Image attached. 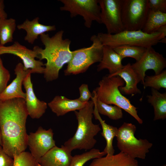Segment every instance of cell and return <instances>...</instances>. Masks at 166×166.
Masks as SVG:
<instances>
[{
    "instance_id": "cell-1",
    "label": "cell",
    "mask_w": 166,
    "mask_h": 166,
    "mask_svg": "<svg viewBox=\"0 0 166 166\" xmlns=\"http://www.w3.org/2000/svg\"><path fill=\"white\" fill-rule=\"evenodd\" d=\"M28 116L24 99L0 100L2 146L12 158L25 151L27 147L26 124Z\"/></svg>"
},
{
    "instance_id": "cell-2",
    "label": "cell",
    "mask_w": 166,
    "mask_h": 166,
    "mask_svg": "<svg viewBox=\"0 0 166 166\" xmlns=\"http://www.w3.org/2000/svg\"><path fill=\"white\" fill-rule=\"evenodd\" d=\"M64 32L60 30L51 37L45 33L41 35V40L45 48L35 46L33 49L37 53L40 60H46L43 74L47 82L58 78L60 70L65 64H68L72 57V51L70 49L71 41L68 38H63Z\"/></svg>"
},
{
    "instance_id": "cell-3",
    "label": "cell",
    "mask_w": 166,
    "mask_h": 166,
    "mask_svg": "<svg viewBox=\"0 0 166 166\" xmlns=\"http://www.w3.org/2000/svg\"><path fill=\"white\" fill-rule=\"evenodd\" d=\"M94 102L89 101L83 108L75 111L74 113L78 125L73 136L65 141L63 145L68 151L74 149L90 150L97 143L94 137L101 131L99 124H94L92 121Z\"/></svg>"
},
{
    "instance_id": "cell-4",
    "label": "cell",
    "mask_w": 166,
    "mask_h": 166,
    "mask_svg": "<svg viewBox=\"0 0 166 166\" xmlns=\"http://www.w3.org/2000/svg\"><path fill=\"white\" fill-rule=\"evenodd\" d=\"M125 83L120 76H104L99 82V86L93 91L97 99L105 104L114 105L123 109L133 117L140 124L143 121L137 114V108L121 92L119 87Z\"/></svg>"
},
{
    "instance_id": "cell-5",
    "label": "cell",
    "mask_w": 166,
    "mask_h": 166,
    "mask_svg": "<svg viewBox=\"0 0 166 166\" xmlns=\"http://www.w3.org/2000/svg\"><path fill=\"white\" fill-rule=\"evenodd\" d=\"M97 36L103 45H107L113 48L123 45L147 48L156 45L166 36L159 32L148 34L142 30H124L115 34L100 32Z\"/></svg>"
},
{
    "instance_id": "cell-6",
    "label": "cell",
    "mask_w": 166,
    "mask_h": 166,
    "mask_svg": "<svg viewBox=\"0 0 166 166\" xmlns=\"http://www.w3.org/2000/svg\"><path fill=\"white\" fill-rule=\"evenodd\" d=\"M90 39L92 42L90 46L72 51L71 58L64 71L65 75L84 73L91 65L101 61L103 45L97 35H92Z\"/></svg>"
},
{
    "instance_id": "cell-7",
    "label": "cell",
    "mask_w": 166,
    "mask_h": 166,
    "mask_svg": "<svg viewBox=\"0 0 166 166\" xmlns=\"http://www.w3.org/2000/svg\"><path fill=\"white\" fill-rule=\"evenodd\" d=\"M118 129L117 146L121 152L133 159H145L152 143L145 139L136 138V127L132 123L124 122Z\"/></svg>"
},
{
    "instance_id": "cell-8",
    "label": "cell",
    "mask_w": 166,
    "mask_h": 166,
    "mask_svg": "<svg viewBox=\"0 0 166 166\" xmlns=\"http://www.w3.org/2000/svg\"><path fill=\"white\" fill-rule=\"evenodd\" d=\"M121 14L124 30H142L149 9L148 0H121Z\"/></svg>"
},
{
    "instance_id": "cell-9",
    "label": "cell",
    "mask_w": 166,
    "mask_h": 166,
    "mask_svg": "<svg viewBox=\"0 0 166 166\" xmlns=\"http://www.w3.org/2000/svg\"><path fill=\"white\" fill-rule=\"evenodd\" d=\"M63 6L60 7L61 11L69 12L72 18L77 15L82 16L84 25L90 28L92 22L95 21L101 24V8L98 0H60Z\"/></svg>"
},
{
    "instance_id": "cell-10",
    "label": "cell",
    "mask_w": 166,
    "mask_h": 166,
    "mask_svg": "<svg viewBox=\"0 0 166 166\" xmlns=\"http://www.w3.org/2000/svg\"><path fill=\"white\" fill-rule=\"evenodd\" d=\"M121 0H98L101 23L107 33L115 34L124 30L121 14Z\"/></svg>"
},
{
    "instance_id": "cell-11",
    "label": "cell",
    "mask_w": 166,
    "mask_h": 166,
    "mask_svg": "<svg viewBox=\"0 0 166 166\" xmlns=\"http://www.w3.org/2000/svg\"><path fill=\"white\" fill-rule=\"evenodd\" d=\"M4 54H10L19 57L23 63L25 70L30 69L32 73L43 74L44 64L41 61L37 60V53L33 49H30L21 44L18 42L9 46H0V55Z\"/></svg>"
},
{
    "instance_id": "cell-12",
    "label": "cell",
    "mask_w": 166,
    "mask_h": 166,
    "mask_svg": "<svg viewBox=\"0 0 166 166\" xmlns=\"http://www.w3.org/2000/svg\"><path fill=\"white\" fill-rule=\"evenodd\" d=\"M52 128L46 130L40 126L37 131L28 136L27 144L30 153L38 163L47 152L56 146Z\"/></svg>"
},
{
    "instance_id": "cell-13",
    "label": "cell",
    "mask_w": 166,
    "mask_h": 166,
    "mask_svg": "<svg viewBox=\"0 0 166 166\" xmlns=\"http://www.w3.org/2000/svg\"><path fill=\"white\" fill-rule=\"evenodd\" d=\"M166 66L165 58L152 47L146 48L140 59L131 65L132 68L139 76L143 84L147 70H153L155 75H157L160 73Z\"/></svg>"
},
{
    "instance_id": "cell-14",
    "label": "cell",
    "mask_w": 166,
    "mask_h": 166,
    "mask_svg": "<svg viewBox=\"0 0 166 166\" xmlns=\"http://www.w3.org/2000/svg\"><path fill=\"white\" fill-rule=\"evenodd\" d=\"M31 73H29L23 82L26 91L25 100L28 116L32 119H38L45 113L47 104L45 102L38 99L35 95L31 80Z\"/></svg>"
},
{
    "instance_id": "cell-15",
    "label": "cell",
    "mask_w": 166,
    "mask_h": 166,
    "mask_svg": "<svg viewBox=\"0 0 166 166\" xmlns=\"http://www.w3.org/2000/svg\"><path fill=\"white\" fill-rule=\"evenodd\" d=\"M16 77L7 86L5 90L0 94V100H5L16 98L25 99V93L22 90L23 82L25 77L30 72L32 73L30 69L25 70L23 64L18 63L14 69Z\"/></svg>"
},
{
    "instance_id": "cell-16",
    "label": "cell",
    "mask_w": 166,
    "mask_h": 166,
    "mask_svg": "<svg viewBox=\"0 0 166 166\" xmlns=\"http://www.w3.org/2000/svg\"><path fill=\"white\" fill-rule=\"evenodd\" d=\"M73 156L71 152L63 145H56L50 149L39 160L40 166H70Z\"/></svg>"
},
{
    "instance_id": "cell-17",
    "label": "cell",
    "mask_w": 166,
    "mask_h": 166,
    "mask_svg": "<svg viewBox=\"0 0 166 166\" xmlns=\"http://www.w3.org/2000/svg\"><path fill=\"white\" fill-rule=\"evenodd\" d=\"M109 77L118 76L121 77L125 83V86L120 87L119 89L122 93L127 95L140 94L141 91L137 87L138 84L141 80L137 74L131 67L129 63L121 69L112 75H108Z\"/></svg>"
},
{
    "instance_id": "cell-18",
    "label": "cell",
    "mask_w": 166,
    "mask_h": 166,
    "mask_svg": "<svg viewBox=\"0 0 166 166\" xmlns=\"http://www.w3.org/2000/svg\"><path fill=\"white\" fill-rule=\"evenodd\" d=\"M39 18L37 17L32 20L26 19L23 23L17 26L18 30H25L26 34L24 40L29 43L33 44L39 36L45 33L56 30L55 25H45L40 23Z\"/></svg>"
},
{
    "instance_id": "cell-19",
    "label": "cell",
    "mask_w": 166,
    "mask_h": 166,
    "mask_svg": "<svg viewBox=\"0 0 166 166\" xmlns=\"http://www.w3.org/2000/svg\"><path fill=\"white\" fill-rule=\"evenodd\" d=\"M87 102H81L77 99H70L64 96H56L47 105L52 112L59 117L83 108Z\"/></svg>"
},
{
    "instance_id": "cell-20",
    "label": "cell",
    "mask_w": 166,
    "mask_h": 166,
    "mask_svg": "<svg viewBox=\"0 0 166 166\" xmlns=\"http://www.w3.org/2000/svg\"><path fill=\"white\" fill-rule=\"evenodd\" d=\"M122 59L113 48L106 45H103V55L101 61L97 65V70L100 71L107 69L111 75L121 69L124 66Z\"/></svg>"
},
{
    "instance_id": "cell-21",
    "label": "cell",
    "mask_w": 166,
    "mask_h": 166,
    "mask_svg": "<svg viewBox=\"0 0 166 166\" xmlns=\"http://www.w3.org/2000/svg\"><path fill=\"white\" fill-rule=\"evenodd\" d=\"M88 166H139L137 161L120 152L116 154L96 158Z\"/></svg>"
},
{
    "instance_id": "cell-22",
    "label": "cell",
    "mask_w": 166,
    "mask_h": 166,
    "mask_svg": "<svg viewBox=\"0 0 166 166\" xmlns=\"http://www.w3.org/2000/svg\"><path fill=\"white\" fill-rule=\"evenodd\" d=\"M93 115L95 119L99 121L102 129L101 135L106 141V146L103 151L106 153L107 156L113 155L115 152L113 144V140L114 137H117V135L118 129L117 127L105 123V121L101 118L94 104Z\"/></svg>"
},
{
    "instance_id": "cell-23",
    "label": "cell",
    "mask_w": 166,
    "mask_h": 166,
    "mask_svg": "<svg viewBox=\"0 0 166 166\" xmlns=\"http://www.w3.org/2000/svg\"><path fill=\"white\" fill-rule=\"evenodd\" d=\"M148 102L154 109V121L164 120L166 118V93H161L158 90L151 89V95L147 96Z\"/></svg>"
},
{
    "instance_id": "cell-24",
    "label": "cell",
    "mask_w": 166,
    "mask_h": 166,
    "mask_svg": "<svg viewBox=\"0 0 166 166\" xmlns=\"http://www.w3.org/2000/svg\"><path fill=\"white\" fill-rule=\"evenodd\" d=\"M166 25V13L149 10L142 31L147 34H151L156 32L160 27Z\"/></svg>"
},
{
    "instance_id": "cell-25",
    "label": "cell",
    "mask_w": 166,
    "mask_h": 166,
    "mask_svg": "<svg viewBox=\"0 0 166 166\" xmlns=\"http://www.w3.org/2000/svg\"><path fill=\"white\" fill-rule=\"evenodd\" d=\"M93 96L91 98L99 114L106 116L112 120H118L122 118V109L116 105L112 106L103 102L97 98L93 91Z\"/></svg>"
},
{
    "instance_id": "cell-26",
    "label": "cell",
    "mask_w": 166,
    "mask_h": 166,
    "mask_svg": "<svg viewBox=\"0 0 166 166\" xmlns=\"http://www.w3.org/2000/svg\"><path fill=\"white\" fill-rule=\"evenodd\" d=\"M16 21L13 18L0 20V46L13 42L16 27Z\"/></svg>"
},
{
    "instance_id": "cell-27",
    "label": "cell",
    "mask_w": 166,
    "mask_h": 166,
    "mask_svg": "<svg viewBox=\"0 0 166 166\" xmlns=\"http://www.w3.org/2000/svg\"><path fill=\"white\" fill-rule=\"evenodd\" d=\"M145 47L133 45H123L113 48L122 59L126 57H131L139 61L145 51Z\"/></svg>"
},
{
    "instance_id": "cell-28",
    "label": "cell",
    "mask_w": 166,
    "mask_h": 166,
    "mask_svg": "<svg viewBox=\"0 0 166 166\" xmlns=\"http://www.w3.org/2000/svg\"><path fill=\"white\" fill-rule=\"evenodd\" d=\"M106 154L104 151L101 152L98 149L93 148L88 152L73 156L70 166H83L89 160L103 157Z\"/></svg>"
},
{
    "instance_id": "cell-29",
    "label": "cell",
    "mask_w": 166,
    "mask_h": 166,
    "mask_svg": "<svg viewBox=\"0 0 166 166\" xmlns=\"http://www.w3.org/2000/svg\"><path fill=\"white\" fill-rule=\"evenodd\" d=\"M144 88L150 87L157 90L161 88L166 89V70L159 74L152 76L145 75L143 84Z\"/></svg>"
},
{
    "instance_id": "cell-30",
    "label": "cell",
    "mask_w": 166,
    "mask_h": 166,
    "mask_svg": "<svg viewBox=\"0 0 166 166\" xmlns=\"http://www.w3.org/2000/svg\"><path fill=\"white\" fill-rule=\"evenodd\" d=\"M13 159V166H37L38 163L30 152L25 151L15 155Z\"/></svg>"
},
{
    "instance_id": "cell-31",
    "label": "cell",
    "mask_w": 166,
    "mask_h": 166,
    "mask_svg": "<svg viewBox=\"0 0 166 166\" xmlns=\"http://www.w3.org/2000/svg\"><path fill=\"white\" fill-rule=\"evenodd\" d=\"M10 78V72L4 66L0 55V94L6 89Z\"/></svg>"
},
{
    "instance_id": "cell-32",
    "label": "cell",
    "mask_w": 166,
    "mask_h": 166,
    "mask_svg": "<svg viewBox=\"0 0 166 166\" xmlns=\"http://www.w3.org/2000/svg\"><path fill=\"white\" fill-rule=\"evenodd\" d=\"M149 10L166 13V0H148Z\"/></svg>"
},
{
    "instance_id": "cell-33",
    "label": "cell",
    "mask_w": 166,
    "mask_h": 166,
    "mask_svg": "<svg viewBox=\"0 0 166 166\" xmlns=\"http://www.w3.org/2000/svg\"><path fill=\"white\" fill-rule=\"evenodd\" d=\"M79 89L80 96L77 99L82 102H88L89 99L92 97L88 85L85 84H82L79 87Z\"/></svg>"
},
{
    "instance_id": "cell-34",
    "label": "cell",
    "mask_w": 166,
    "mask_h": 166,
    "mask_svg": "<svg viewBox=\"0 0 166 166\" xmlns=\"http://www.w3.org/2000/svg\"><path fill=\"white\" fill-rule=\"evenodd\" d=\"M14 159L9 156L0 146V166H13Z\"/></svg>"
},
{
    "instance_id": "cell-35",
    "label": "cell",
    "mask_w": 166,
    "mask_h": 166,
    "mask_svg": "<svg viewBox=\"0 0 166 166\" xmlns=\"http://www.w3.org/2000/svg\"><path fill=\"white\" fill-rule=\"evenodd\" d=\"M4 8V1L0 0V20L3 18H7V15L5 11Z\"/></svg>"
},
{
    "instance_id": "cell-36",
    "label": "cell",
    "mask_w": 166,
    "mask_h": 166,
    "mask_svg": "<svg viewBox=\"0 0 166 166\" xmlns=\"http://www.w3.org/2000/svg\"><path fill=\"white\" fill-rule=\"evenodd\" d=\"M156 32L161 33L166 35V25L160 27L157 30Z\"/></svg>"
},
{
    "instance_id": "cell-37",
    "label": "cell",
    "mask_w": 166,
    "mask_h": 166,
    "mask_svg": "<svg viewBox=\"0 0 166 166\" xmlns=\"http://www.w3.org/2000/svg\"><path fill=\"white\" fill-rule=\"evenodd\" d=\"M2 135L1 131L0 128V146H2Z\"/></svg>"
},
{
    "instance_id": "cell-38",
    "label": "cell",
    "mask_w": 166,
    "mask_h": 166,
    "mask_svg": "<svg viewBox=\"0 0 166 166\" xmlns=\"http://www.w3.org/2000/svg\"><path fill=\"white\" fill-rule=\"evenodd\" d=\"M37 166H40L39 164H38H38H37Z\"/></svg>"
},
{
    "instance_id": "cell-39",
    "label": "cell",
    "mask_w": 166,
    "mask_h": 166,
    "mask_svg": "<svg viewBox=\"0 0 166 166\" xmlns=\"http://www.w3.org/2000/svg\"><path fill=\"white\" fill-rule=\"evenodd\" d=\"M162 166H166V165L165 164H164Z\"/></svg>"
}]
</instances>
